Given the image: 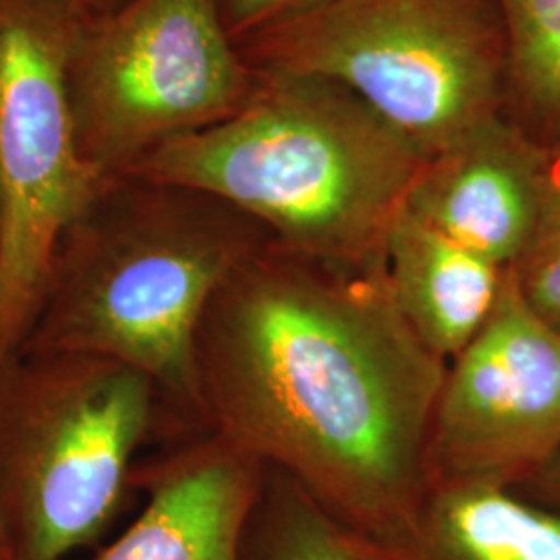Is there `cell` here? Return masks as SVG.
<instances>
[{
	"instance_id": "4fadbf2b",
	"label": "cell",
	"mask_w": 560,
	"mask_h": 560,
	"mask_svg": "<svg viewBox=\"0 0 560 560\" xmlns=\"http://www.w3.org/2000/svg\"><path fill=\"white\" fill-rule=\"evenodd\" d=\"M501 15L509 96L534 138L560 136V0H494Z\"/></svg>"
},
{
	"instance_id": "3957f363",
	"label": "cell",
	"mask_w": 560,
	"mask_h": 560,
	"mask_svg": "<svg viewBox=\"0 0 560 560\" xmlns=\"http://www.w3.org/2000/svg\"><path fill=\"white\" fill-rule=\"evenodd\" d=\"M268 71L337 83L428 159L509 94L494 0H316L264 27Z\"/></svg>"
},
{
	"instance_id": "9a60e30c",
	"label": "cell",
	"mask_w": 560,
	"mask_h": 560,
	"mask_svg": "<svg viewBox=\"0 0 560 560\" xmlns=\"http://www.w3.org/2000/svg\"><path fill=\"white\" fill-rule=\"evenodd\" d=\"M287 478V476H284ZM279 494V523L272 546V560H361L324 520L314 499L287 478Z\"/></svg>"
},
{
	"instance_id": "e0dca14e",
	"label": "cell",
	"mask_w": 560,
	"mask_h": 560,
	"mask_svg": "<svg viewBox=\"0 0 560 560\" xmlns=\"http://www.w3.org/2000/svg\"><path fill=\"white\" fill-rule=\"evenodd\" d=\"M527 483H534L541 494L560 502V455L548 465H544L536 476L527 480Z\"/></svg>"
},
{
	"instance_id": "277c9868",
	"label": "cell",
	"mask_w": 560,
	"mask_h": 560,
	"mask_svg": "<svg viewBox=\"0 0 560 560\" xmlns=\"http://www.w3.org/2000/svg\"><path fill=\"white\" fill-rule=\"evenodd\" d=\"M150 405L152 381L108 358L57 353L25 382L2 442L18 560H60L101 534Z\"/></svg>"
},
{
	"instance_id": "d6986e66",
	"label": "cell",
	"mask_w": 560,
	"mask_h": 560,
	"mask_svg": "<svg viewBox=\"0 0 560 560\" xmlns=\"http://www.w3.org/2000/svg\"><path fill=\"white\" fill-rule=\"evenodd\" d=\"M555 148H557V154L560 156V136L557 138V141H555Z\"/></svg>"
},
{
	"instance_id": "7c38bea8",
	"label": "cell",
	"mask_w": 560,
	"mask_h": 560,
	"mask_svg": "<svg viewBox=\"0 0 560 560\" xmlns=\"http://www.w3.org/2000/svg\"><path fill=\"white\" fill-rule=\"evenodd\" d=\"M425 552L428 560H560V515L497 483L434 481Z\"/></svg>"
},
{
	"instance_id": "2e32d148",
	"label": "cell",
	"mask_w": 560,
	"mask_h": 560,
	"mask_svg": "<svg viewBox=\"0 0 560 560\" xmlns=\"http://www.w3.org/2000/svg\"><path fill=\"white\" fill-rule=\"evenodd\" d=\"M237 27H268L295 15L316 0H224Z\"/></svg>"
},
{
	"instance_id": "5b68a950",
	"label": "cell",
	"mask_w": 560,
	"mask_h": 560,
	"mask_svg": "<svg viewBox=\"0 0 560 560\" xmlns=\"http://www.w3.org/2000/svg\"><path fill=\"white\" fill-rule=\"evenodd\" d=\"M254 254L229 226L162 222L119 241L71 280L42 337L55 355L120 361L203 405L201 324L222 284Z\"/></svg>"
},
{
	"instance_id": "9c48e42d",
	"label": "cell",
	"mask_w": 560,
	"mask_h": 560,
	"mask_svg": "<svg viewBox=\"0 0 560 560\" xmlns=\"http://www.w3.org/2000/svg\"><path fill=\"white\" fill-rule=\"evenodd\" d=\"M552 171L540 141L499 115L428 156L405 208L481 258L511 268L534 235Z\"/></svg>"
},
{
	"instance_id": "8fae6325",
	"label": "cell",
	"mask_w": 560,
	"mask_h": 560,
	"mask_svg": "<svg viewBox=\"0 0 560 560\" xmlns=\"http://www.w3.org/2000/svg\"><path fill=\"white\" fill-rule=\"evenodd\" d=\"M382 270L400 316L446 363L480 332L506 277V268L451 240L405 206L384 241Z\"/></svg>"
},
{
	"instance_id": "6da1fadb",
	"label": "cell",
	"mask_w": 560,
	"mask_h": 560,
	"mask_svg": "<svg viewBox=\"0 0 560 560\" xmlns=\"http://www.w3.org/2000/svg\"><path fill=\"white\" fill-rule=\"evenodd\" d=\"M221 439L351 515H405L428 481L448 363L400 316L381 266L280 247L222 284L198 345Z\"/></svg>"
},
{
	"instance_id": "ba28073f",
	"label": "cell",
	"mask_w": 560,
	"mask_h": 560,
	"mask_svg": "<svg viewBox=\"0 0 560 560\" xmlns=\"http://www.w3.org/2000/svg\"><path fill=\"white\" fill-rule=\"evenodd\" d=\"M249 94L219 0H138L106 30L85 73L94 131L119 154L210 127Z\"/></svg>"
},
{
	"instance_id": "ac0fdd59",
	"label": "cell",
	"mask_w": 560,
	"mask_h": 560,
	"mask_svg": "<svg viewBox=\"0 0 560 560\" xmlns=\"http://www.w3.org/2000/svg\"><path fill=\"white\" fill-rule=\"evenodd\" d=\"M0 560H18L15 557V541H13V532L7 521L4 506L0 501Z\"/></svg>"
},
{
	"instance_id": "7a4b0ae2",
	"label": "cell",
	"mask_w": 560,
	"mask_h": 560,
	"mask_svg": "<svg viewBox=\"0 0 560 560\" xmlns=\"http://www.w3.org/2000/svg\"><path fill=\"white\" fill-rule=\"evenodd\" d=\"M425 156L337 83L268 71L231 117L156 145L141 171L226 201L305 260L381 266Z\"/></svg>"
},
{
	"instance_id": "52a82bcc",
	"label": "cell",
	"mask_w": 560,
	"mask_h": 560,
	"mask_svg": "<svg viewBox=\"0 0 560 560\" xmlns=\"http://www.w3.org/2000/svg\"><path fill=\"white\" fill-rule=\"evenodd\" d=\"M560 455V330L525 303L506 268L480 332L448 363L428 480L509 486Z\"/></svg>"
},
{
	"instance_id": "5bb4252c",
	"label": "cell",
	"mask_w": 560,
	"mask_h": 560,
	"mask_svg": "<svg viewBox=\"0 0 560 560\" xmlns=\"http://www.w3.org/2000/svg\"><path fill=\"white\" fill-rule=\"evenodd\" d=\"M509 270L525 303L560 330V171H552L534 235Z\"/></svg>"
},
{
	"instance_id": "8992f818",
	"label": "cell",
	"mask_w": 560,
	"mask_h": 560,
	"mask_svg": "<svg viewBox=\"0 0 560 560\" xmlns=\"http://www.w3.org/2000/svg\"><path fill=\"white\" fill-rule=\"evenodd\" d=\"M57 40L38 23L0 20V372L48 293L62 231L92 200Z\"/></svg>"
},
{
	"instance_id": "30bf717a",
	"label": "cell",
	"mask_w": 560,
	"mask_h": 560,
	"mask_svg": "<svg viewBox=\"0 0 560 560\" xmlns=\"http://www.w3.org/2000/svg\"><path fill=\"white\" fill-rule=\"evenodd\" d=\"M260 467L224 439L180 457L138 521L96 560H240Z\"/></svg>"
}]
</instances>
